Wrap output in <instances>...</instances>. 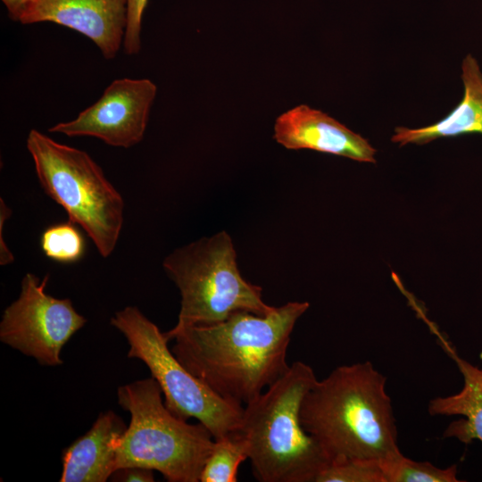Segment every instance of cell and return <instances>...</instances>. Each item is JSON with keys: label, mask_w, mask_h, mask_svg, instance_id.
<instances>
[{"label": "cell", "mask_w": 482, "mask_h": 482, "mask_svg": "<svg viewBox=\"0 0 482 482\" xmlns=\"http://www.w3.org/2000/svg\"><path fill=\"white\" fill-rule=\"evenodd\" d=\"M112 481L120 482H153L154 481V470L137 467L129 466L117 469L111 476Z\"/></svg>", "instance_id": "20"}, {"label": "cell", "mask_w": 482, "mask_h": 482, "mask_svg": "<svg viewBox=\"0 0 482 482\" xmlns=\"http://www.w3.org/2000/svg\"><path fill=\"white\" fill-rule=\"evenodd\" d=\"M162 267L181 296L174 328L217 323L239 311L264 315L274 309L263 301L262 287L242 277L226 231L175 249Z\"/></svg>", "instance_id": "6"}, {"label": "cell", "mask_w": 482, "mask_h": 482, "mask_svg": "<svg viewBox=\"0 0 482 482\" xmlns=\"http://www.w3.org/2000/svg\"><path fill=\"white\" fill-rule=\"evenodd\" d=\"M19 22L70 28L92 40L104 58L112 59L123 46L128 0H32Z\"/></svg>", "instance_id": "10"}, {"label": "cell", "mask_w": 482, "mask_h": 482, "mask_svg": "<svg viewBox=\"0 0 482 482\" xmlns=\"http://www.w3.org/2000/svg\"><path fill=\"white\" fill-rule=\"evenodd\" d=\"M461 79L463 96L445 118L419 129L396 127L392 142L403 146L407 144L424 145L440 137L482 135V71L470 54L461 62Z\"/></svg>", "instance_id": "13"}, {"label": "cell", "mask_w": 482, "mask_h": 482, "mask_svg": "<svg viewBox=\"0 0 482 482\" xmlns=\"http://www.w3.org/2000/svg\"><path fill=\"white\" fill-rule=\"evenodd\" d=\"M386 378L370 362L338 366L303 397L300 420L329 463L401 453Z\"/></svg>", "instance_id": "2"}, {"label": "cell", "mask_w": 482, "mask_h": 482, "mask_svg": "<svg viewBox=\"0 0 482 482\" xmlns=\"http://www.w3.org/2000/svg\"><path fill=\"white\" fill-rule=\"evenodd\" d=\"M117 396L130 421L118 444L116 470L137 466L158 471L170 482L200 481L214 445L211 432L171 413L153 377L120 386Z\"/></svg>", "instance_id": "4"}, {"label": "cell", "mask_w": 482, "mask_h": 482, "mask_svg": "<svg viewBox=\"0 0 482 482\" xmlns=\"http://www.w3.org/2000/svg\"><path fill=\"white\" fill-rule=\"evenodd\" d=\"M156 93V85L148 79H117L75 119L59 122L48 131L93 137L111 146L129 148L144 137Z\"/></svg>", "instance_id": "9"}, {"label": "cell", "mask_w": 482, "mask_h": 482, "mask_svg": "<svg viewBox=\"0 0 482 482\" xmlns=\"http://www.w3.org/2000/svg\"><path fill=\"white\" fill-rule=\"evenodd\" d=\"M41 248L48 258L62 263H73L84 255L83 236L71 221L48 227L40 238Z\"/></svg>", "instance_id": "17"}, {"label": "cell", "mask_w": 482, "mask_h": 482, "mask_svg": "<svg viewBox=\"0 0 482 482\" xmlns=\"http://www.w3.org/2000/svg\"><path fill=\"white\" fill-rule=\"evenodd\" d=\"M315 482H384L381 461L351 459L331 462Z\"/></svg>", "instance_id": "18"}, {"label": "cell", "mask_w": 482, "mask_h": 482, "mask_svg": "<svg viewBox=\"0 0 482 482\" xmlns=\"http://www.w3.org/2000/svg\"><path fill=\"white\" fill-rule=\"evenodd\" d=\"M26 146L46 194L84 229L101 256H110L123 226L124 201L101 167L85 151L34 129Z\"/></svg>", "instance_id": "5"}, {"label": "cell", "mask_w": 482, "mask_h": 482, "mask_svg": "<svg viewBox=\"0 0 482 482\" xmlns=\"http://www.w3.org/2000/svg\"><path fill=\"white\" fill-rule=\"evenodd\" d=\"M11 20L20 21L21 17L32 0H1Z\"/></svg>", "instance_id": "21"}, {"label": "cell", "mask_w": 482, "mask_h": 482, "mask_svg": "<svg viewBox=\"0 0 482 482\" xmlns=\"http://www.w3.org/2000/svg\"><path fill=\"white\" fill-rule=\"evenodd\" d=\"M248 459L247 447L237 434L214 439L201 474V482H236L238 468Z\"/></svg>", "instance_id": "15"}, {"label": "cell", "mask_w": 482, "mask_h": 482, "mask_svg": "<svg viewBox=\"0 0 482 482\" xmlns=\"http://www.w3.org/2000/svg\"><path fill=\"white\" fill-rule=\"evenodd\" d=\"M317 378L311 366L295 362L287 371L244 406L234 433L246 445L253 475L262 482H315L329 464L302 426L301 405Z\"/></svg>", "instance_id": "3"}, {"label": "cell", "mask_w": 482, "mask_h": 482, "mask_svg": "<svg viewBox=\"0 0 482 482\" xmlns=\"http://www.w3.org/2000/svg\"><path fill=\"white\" fill-rule=\"evenodd\" d=\"M49 275L40 279L27 273L19 297L8 305L0 322V340L45 366L62 364L61 353L87 322L69 298L46 291Z\"/></svg>", "instance_id": "8"}, {"label": "cell", "mask_w": 482, "mask_h": 482, "mask_svg": "<svg viewBox=\"0 0 482 482\" xmlns=\"http://www.w3.org/2000/svg\"><path fill=\"white\" fill-rule=\"evenodd\" d=\"M148 0H128V22L123 40L124 52L137 54L141 49V26Z\"/></svg>", "instance_id": "19"}, {"label": "cell", "mask_w": 482, "mask_h": 482, "mask_svg": "<svg viewBox=\"0 0 482 482\" xmlns=\"http://www.w3.org/2000/svg\"><path fill=\"white\" fill-rule=\"evenodd\" d=\"M307 302H288L267 314L239 311L213 324L172 328L171 351L220 396L246 404L289 369L287 352Z\"/></svg>", "instance_id": "1"}, {"label": "cell", "mask_w": 482, "mask_h": 482, "mask_svg": "<svg viewBox=\"0 0 482 482\" xmlns=\"http://www.w3.org/2000/svg\"><path fill=\"white\" fill-rule=\"evenodd\" d=\"M384 482H458L455 464L440 469L428 461H417L402 453L381 462Z\"/></svg>", "instance_id": "16"}, {"label": "cell", "mask_w": 482, "mask_h": 482, "mask_svg": "<svg viewBox=\"0 0 482 482\" xmlns=\"http://www.w3.org/2000/svg\"><path fill=\"white\" fill-rule=\"evenodd\" d=\"M463 377V387L456 395L436 397L428 403L431 415H463L465 420L449 425L444 436L468 444L482 442V370L452 353Z\"/></svg>", "instance_id": "14"}, {"label": "cell", "mask_w": 482, "mask_h": 482, "mask_svg": "<svg viewBox=\"0 0 482 482\" xmlns=\"http://www.w3.org/2000/svg\"><path fill=\"white\" fill-rule=\"evenodd\" d=\"M127 426L114 411L100 413L90 429L62 452V482H105L116 470Z\"/></svg>", "instance_id": "12"}, {"label": "cell", "mask_w": 482, "mask_h": 482, "mask_svg": "<svg viewBox=\"0 0 482 482\" xmlns=\"http://www.w3.org/2000/svg\"><path fill=\"white\" fill-rule=\"evenodd\" d=\"M274 138L287 149H310L358 162H376L377 151L367 139L306 104L297 105L276 119Z\"/></svg>", "instance_id": "11"}, {"label": "cell", "mask_w": 482, "mask_h": 482, "mask_svg": "<svg viewBox=\"0 0 482 482\" xmlns=\"http://www.w3.org/2000/svg\"><path fill=\"white\" fill-rule=\"evenodd\" d=\"M127 339L129 358L142 361L157 381L168 410L178 418L197 420L214 439L236 433L244 406L227 400L190 373L169 349L164 333L136 306H127L111 318Z\"/></svg>", "instance_id": "7"}]
</instances>
